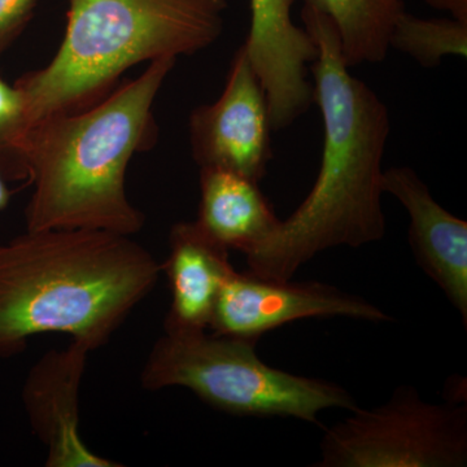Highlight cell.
Masks as SVG:
<instances>
[{"label": "cell", "mask_w": 467, "mask_h": 467, "mask_svg": "<svg viewBox=\"0 0 467 467\" xmlns=\"http://www.w3.org/2000/svg\"><path fill=\"white\" fill-rule=\"evenodd\" d=\"M9 198H11V192H9L7 183H5V178L3 177L2 171H0V212L7 207Z\"/></svg>", "instance_id": "obj_19"}, {"label": "cell", "mask_w": 467, "mask_h": 467, "mask_svg": "<svg viewBox=\"0 0 467 467\" xmlns=\"http://www.w3.org/2000/svg\"><path fill=\"white\" fill-rule=\"evenodd\" d=\"M29 129L23 92L0 78V171L5 181L27 180L24 147Z\"/></svg>", "instance_id": "obj_15"}, {"label": "cell", "mask_w": 467, "mask_h": 467, "mask_svg": "<svg viewBox=\"0 0 467 467\" xmlns=\"http://www.w3.org/2000/svg\"><path fill=\"white\" fill-rule=\"evenodd\" d=\"M389 48L402 52L420 67L441 66L447 57H467V23L456 18H420L402 12L389 36Z\"/></svg>", "instance_id": "obj_14"}, {"label": "cell", "mask_w": 467, "mask_h": 467, "mask_svg": "<svg viewBox=\"0 0 467 467\" xmlns=\"http://www.w3.org/2000/svg\"><path fill=\"white\" fill-rule=\"evenodd\" d=\"M382 189L395 196L408 212L409 245L418 266L444 292L466 327V221L442 208L411 168L384 171Z\"/></svg>", "instance_id": "obj_10"}, {"label": "cell", "mask_w": 467, "mask_h": 467, "mask_svg": "<svg viewBox=\"0 0 467 467\" xmlns=\"http://www.w3.org/2000/svg\"><path fill=\"white\" fill-rule=\"evenodd\" d=\"M347 317L391 321V316L368 300L321 282L291 284L233 270L226 279L209 327L212 333L259 340L267 331L306 318Z\"/></svg>", "instance_id": "obj_8"}, {"label": "cell", "mask_w": 467, "mask_h": 467, "mask_svg": "<svg viewBox=\"0 0 467 467\" xmlns=\"http://www.w3.org/2000/svg\"><path fill=\"white\" fill-rule=\"evenodd\" d=\"M463 383H466L463 378H453V379L448 380L447 387H445V392L448 393L447 402L462 404V398L466 400V386L462 387Z\"/></svg>", "instance_id": "obj_18"}, {"label": "cell", "mask_w": 467, "mask_h": 467, "mask_svg": "<svg viewBox=\"0 0 467 467\" xmlns=\"http://www.w3.org/2000/svg\"><path fill=\"white\" fill-rule=\"evenodd\" d=\"M465 404H431L414 387L395 389L386 404L356 408L326 430L317 467H463Z\"/></svg>", "instance_id": "obj_6"}, {"label": "cell", "mask_w": 467, "mask_h": 467, "mask_svg": "<svg viewBox=\"0 0 467 467\" xmlns=\"http://www.w3.org/2000/svg\"><path fill=\"white\" fill-rule=\"evenodd\" d=\"M161 267L171 292L165 333L207 331L221 288L234 270L229 250L195 221L178 223L169 234L168 259Z\"/></svg>", "instance_id": "obj_11"}, {"label": "cell", "mask_w": 467, "mask_h": 467, "mask_svg": "<svg viewBox=\"0 0 467 467\" xmlns=\"http://www.w3.org/2000/svg\"><path fill=\"white\" fill-rule=\"evenodd\" d=\"M256 343L207 331L165 333L150 349L140 380L149 391L183 387L239 417H288L319 425V414L327 409L358 408L339 384L265 364Z\"/></svg>", "instance_id": "obj_5"}, {"label": "cell", "mask_w": 467, "mask_h": 467, "mask_svg": "<svg viewBox=\"0 0 467 467\" xmlns=\"http://www.w3.org/2000/svg\"><path fill=\"white\" fill-rule=\"evenodd\" d=\"M301 18L317 46L310 70L324 121V150L306 201L245 256L251 273L276 281H288L321 252L362 247L386 234L382 164L391 131L389 109L373 88L350 75L333 20L308 5Z\"/></svg>", "instance_id": "obj_1"}, {"label": "cell", "mask_w": 467, "mask_h": 467, "mask_svg": "<svg viewBox=\"0 0 467 467\" xmlns=\"http://www.w3.org/2000/svg\"><path fill=\"white\" fill-rule=\"evenodd\" d=\"M175 60L150 61L137 79L99 103L30 126L24 147L27 180L34 184L27 232H140L144 216L129 201L126 171L135 153L156 140L152 107Z\"/></svg>", "instance_id": "obj_3"}, {"label": "cell", "mask_w": 467, "mask_h": 467, "mask_svg": "<svg viewBox=\"0 0 467 467\" xmlns=\"http://www.w3.org/2000/svg\"><path fill=\"white\" fill-rule=\"evenodd\" d=\"M90 352L75 340L50 350L24 384V407L34 434L47 448V467L122 466L94 453L79 434V389Z\"/></svg>", "instance_id": "obj_9"}, {"label": "cell", "mask_w": 467, "mask_h": 467, "mask_svg": "<svg viewBox=\"0 0 467 467\" xmlns=\"http://www.w3.org/2000/svg\"><path fill=\"white\" fill-rule=\"evenodd\" d=\"M270 131L266 95L242 45L221 97L190 116L192 158L201 169H223L260 182L273 156Z\"/></svg>", "instance_id": "obj_7"}, {"label": "cell", "mask_w": 467, "mask_h": 467, "mask_svg": "<svg viewBox=\"0 0 467 467\" xmlns=\"http://www.w3.org/2000/svg\"><path fill=\"white\" fill-rule=\"evenodd\" d=\"M38 0H0V58L24 32Z\"/></svg>", "instance_id": "obj_16"}, {"label": "cell", "mask_w": 467, "mask_h": 467, "mask_svg": "<svg viewBox=\"0 0 467 467\" xmlns=\"http://www.w3.org/2000/svg\"><path fill=\"white\" fill-rule=\"evenodd\" d=\"M333 20L348 67L380 63L389 51V36L405 11L402 0H304Z\"/></svg>", "instance_id": "obj_13"}, {"label": "cell", "mask_w": 467, "mask_h": 467, "mask_svg": "<svg viewBox=\"0 0 467 467\" xmlns=\"http://www.w3.org/2000/svg\"><path fill=\"white\" fill-rule=\"evenodd\" d=\"M199 227L227 250L247 256L281 225L259 182L223 169H201Z\"/></svg>", "instance_id": "obj_12"}, {"label": "cell", "mask_w": 467, "mask_h": 467, "mask_svg": "<svg viewBox=\"0 0 467 467\" xmlns=\"http://www.w3.org/2000/svg\"><path fill=\"white\" fill-rule=\"evenodd\" d=\"M161 275L158 261L129 235L26 230L0 244V358L18 355L43 333L100 348Z\"/></svg>", "instance_id": "obj_2"}, {"label": "cell", "mask_w": 467, "mask_h": 467, "mask_svg": "<svg viewBox=\"0 0 467 467\" xmlns=\"http://www.w3.org/2000/svg\"><path fill=\"white\" fill-rule=\"evenodd\" d=\"M430 7L448 12L456 20L467 23V0H425Z\"/></svg>", "instance_id": "obj_17"}, {"label": "cell", "mask_w": 467, "mask_h": 467, "mask_svg": "<svg viewBox=\"0 0 467 467\" xmlns=\"http://www.w3.org/2000/svg\"><path fill=\"white\" fill-rule=\"evenodd\" d=\"M226 9L227 0H69L57 55L15 84L30 126L99 103L137 64L205 50L223 34Z\"/></svg>", "instance_id": "obj_4"}]
</instances>
